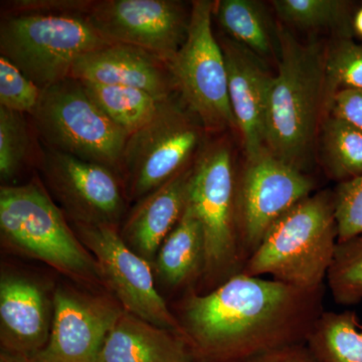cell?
Instances as JSON below:
<instances>
[{
	"label": "cell",
	"instance_id": "e0dca14e",
	"mask_svg": "<svg viewBox=\"0 0 362 362\" xmlns=\"http://www.w3.org/2000/svg\"><path fill=\"white\" fill-rule=\"evenodd\" d=\"M71 78L81 83L135 88L161 99L175 96L168 63L133 45L113 44L76 62Z\"/></svg>",
	"mask_w": 362,
	"mask_h": 362
},
{
	"label": "cell",
	"instance_id": "7a4b0ae2",
	"mask_svg": "<svg viewBox=\"0 0 362 362\" xmlns=\"http://www.w3.org/2000/svg\"><path fill=\"white\" fill-rule=\"evenodd\" d=\"M280 62L267 107L266 143L271 154L303 170L313 151L325 108L324 59L315 44L302 45L286 30L278 33Z\"/></svg>",
	"mask_w": 362,
	"mask_h": 362
},
{
	"label": "cell",
	"instance_id": "2e32d148",
	"mask_svg": "<svg viewBox=\"0 0 362 362\" xmlns=\"http://www.w3.org/2000/svg\"><path fill=\"white\" fill-rule=\"evenodd\" d=\"M52 302L39 283L14 273L0 279L1 349L30 358L40 351L51 333Z\"/></svg>",
	"mask_w": 362,
	"mask_h": 362
},
{
	"label": "cell",
	"instance_id": "cb8c5ba5",
	"mask_svg": "<svg viewBox=\"0 0 362 362\" xmlns=\"http://www.w3.org/2000/svg\"><path fill=\"white\" fill-rule=\"evenodd\" d=\"M323 152L330 175L346 181L362 175V132L337 117L323 125Z\"/></svg>",
	"mask_w": 362,
	"mask_h": 362
},
{
	"label": "cell",
	"instance_id": "603a6c76",
	"mask_svg": "<svg viewBox=\"0 0 362 362\" xmlns=\"http://www.w3.org/2000/svg\"><path fill=\"white\" fill-rule=\"evenodd\" d=\"M216 14L230 40L263 59L273 52V42L263 6L252 0H220L214 2Z\"/></svg>",
	"mask_w": 362,
	"mask_h": 362
},
{
	"label": "cell",
	"instance_id": "4316f807",
	"mask_svg": "<svg viewBox=\"0 0 362 362\" xmlns=\"http://www.w3.org/2000/svg\"><path fill=\"white\" fill-rule=\"evenodd\" d=\"M286 23L302 28L342 26L350 35L349 2L340 0H275L272 2Z\"/></svg>",
	"mask_w": 362,
	"mask_h": 362
},
{
	"label": "cell",
	"instance_id": "d590c367",
	"mask_svg": "<svg viewBox=\"0 0 362 362\" xmlns=\"http://www.w3.org/2000/svg\"><path fill=\"white\" fill-rule=\"evenodd\" d=\"M192 362H199V361H192Z\"/></svg>",
	"mask_w": 362,
	"mask_h": 362
},
{
	"label": "cell",
	"instance_id": "83f0119b",
	"mask_svg": "<svg viewBox=\"0 0 362 362\" xmlns=\"http://www.w3.org/2000/svg\"><path fill=\"white\" fill-rule=\"evenodd\" d=\"M325 108L333 96L341 90H362V45L350 37L331 45L324 59Z\"/></svg>",
	"mask_w": 362,
	"mask_h": 362
},
{
	"label": "cell",
	"instance_id": "d6a6232c",
	"mask_svg": "<svg viewBox=\"0 0 362 362\" xmlns=\"http://www.w3.org/2000/svg\"><path fill=\"white\" fill-rule=\"evenodd\" d=\"M242 362H323L307 342L269 350Z\"/></svg>",
	"mask_w": 362,
	"mask_h": 362
},
{
	"label": "cell",
	"instance_id": "1f68e13d",
	"mask_svg": "<svg viewBox=\"0 0 362 362\" xmlns=\"http://www.w3.org/2000/svg\"><path fill=\"white\" fill-rule=\"evenodd\" d=\"M326 108L331 116L341 119L362 132V90H341L330 100Z\"/></svg>",
	"mask_w": 362,
	"mask_h": 362
},
{
	"label": "cell",
	"instance_id": "9a60e30c",
	"mask_svg": "<svg viewBox=\"0 0 362 362\" xmlns=\"http://www.w3.org/2000/svg\"><path fill=\"white\" fill-rule=\"evenodd\" d=\"M220 45L228 71L230 108L247 160H252L267 150V107L274 76L264 66L263 59L235 40L225 39Z\"/></svg>",
	"mask_w": 362,
	"mask_h": 362
},
{
	"label": "cell",
	"instance_id": "9c48e42d",
	"mask_svg": "<svg viewBox=\"0 0 362 362\" xmlns=\"http://www.w3.org/2000/svg\"><path fill=\"white\" fill-rule=\"evenodd\" d=\"M214 7L209 0L192 2L187 39L168 66L180 101L206 132L218 133L237 129V123L225 56L213 32Z\"/></svg>",
	"mask_w": 362,
	"mask_h": 362
},
{
	"label": "cell",
	"instance_id": "5b68a950",
	"mask_svg": "<svg viewBox=\"0 0 362 362\" xmlns=\"http://www.w3.org/2000/svg\"><path fill=\"white\" fill-rule=\"evenodd\" d=\"M187 206L201 223L204 240L202 280L211 291L242 273L237 218V178L232 153L225 142L202 150L192 165Z\"/></svg>",
	"mask_w": 362,
	"mask_h": 362
},
{
	"label": "cell",
	"instance_id": "8992f818",
	"mask_svg": "<svg viewBox=\"0 0 362 362\" xmlns=\"http://www.w3.org/2000/svg\"><path fill=\"white\" fill-rule=\"evenodd\" d=\"M113 44L86 16L26 14L0 23V56L42 90L70 78L81 57Z\"/></svg>",
	"mask_w": 362,
	"mask_h": 362
},
{
	"label": "cell",
	"instance_id": "ac0fdd59",
	"mask_svg": "<svg viewBox=\"0 0 362 362\" xmlns=\"http://www.w3.org/2000/svg\"><path fill=\"white\" fill-rule=\"evenodd\" d=\"M192 173V166L143 197L124 221V242L152 266L162 243L185 213Z\"/></svg>",
	"mask_w": 362,
	"mask_h": 362
},
{
	"label": "cell",
	"instance_id": "836d02e7",
	"mask_svg": "<svg viewBox=\"0 0 362 362\" xmlns=\"http://www.w3.org/2000/svg\"><path fill=\"white\" fill-rule=\"evenodd\" d=\"M0 362H32L30 358L26 356H21V354H13V352L6 351L1 349L0 354Z\"/></svg>",
	"mask_w": 362,
	"mask_h": 362
},
{
	"label": "cell",
	"instance_id": "f546056e",
	"mask_svg": "<svg viewBox=\"0 0 362 362\" xmlns=\"http://www.w3.org/2000/svg\"><path fill=\"white\" fill-rule=\"evenodd\" d=\"M333 195L338 243L362 237V175L343 181Z\"/></svg>",
	"mask_w": 362,
	"mask_h": 362
},
{
	"label": "cell",
	"instance_id": "3957f363",
	"mask_svg": "<svg viewBox=\"0 0 362 362\" xmlns=\"http://www.w3.org/2000/svg\"><path fill=\"white\" fill-rule=\"evenodd\" d=\"M337 245L334 195L317 192L274 223L242 273L269 276L301 289H320L325 287Z\"/></svg>",
	"mask_w": 362,
	"mask_h": 362
},
{
	"label": "cell",
	"instance_id": "8fae6325",
	"mask_svg": "<svg viewBox=\"0 0 362 362\" xmlns=\"http://www.w3.org/2000/svg\"><path fill=\"white\" fill-rule=\"evenodd\" d=\"M314 181L301 169L270 153L252 160L237 180V218L245 264L258 249L274 223L313 194Z\"/></svg>",
	"mask_w": 362,
	"mask_h": 362
},
{
	"label": "cell",
	"instance_id": "d4e9b609",
	"mask_svg": "<svg viewBox=\"0 0 362 362\" xmlns=\"http://www.w3.org/2000/svg\"><path fill=\"white\" fill-rule=\"evenodd\" d=\"M335 303L352 306L362 302V237L338 243L326 278Z\"/></svg>",
	"mask_w": 362,
	"mask_h": 362
},
{
	"label": "cell",
	"instance_id": "e575fe53",
	"mask_svg": "<svg viewBox=\"0 0 362 362\" xmlns=\"http://www.w3.org/2000/svg\"><path fill=\"white\" fill-rule=\"evenodd\" d=\"M354 30L362 37V7L354 18Z\"/></svg>",
	"mask_w": 362,
	"mask_h": 362
},
{
	"label": "cell",
	"instance_id": "d6986e66",
	"mask_svg": "<svg viewBox=\"0 0 362 362\" xmlns=\"http://www.w3.org/2000/svg\"><path fill=\"white\" fill-rule=\"evenodd\" d=\"M195 361L187 340L124 310L109 332L99 362Z\"/></svg>",
	"mask_w": 362,
	"mask_h": 362
},
{
	"label": "cell",
	"instance_id": "5bb4252c",
	"mask_svg": "<svg viewBox=\"0 0 362 362\" xmlns=\"http://www.w3.org/2000/svg\"><path fill=\"white\" fill-rule=\"evenodd\" d=\"M123 312V307L108 297L57 288L49 340L30 361L99 362L105 340Z\"/></svg>",
	"mask_w": 362,
	"mask_h": 362
},
{
	"label": "cell",
	"instance_id": "52a82bcc",
	"mask_svg": "<svg viewBox=\"0 0 362 362\" xmlns=\"http://www.w3.org/2000/svg\"><path fill=\"white\" fill-rule=\"evenodd\" d=\"M47 148L113 169L119 175L128 135L104 113L74 78L42 90L30 115Z\"/></svg>",
	"mask_w": 362,
	"mask_h": 362
},
{
	"label": "cell",
	"instance_id": "30bf717a",
	"mask_svg": "<svg viewBox=\"0 0 362 362\" xmlns=\"http://www.w3.org/2000/svg\"><path fill=\"white\" fill-rule=\"evenodd\" d=\"M73 225L78 239L96 259L103 284L115 295L124 310L185 339L180 319L157 291L151 264L127 246L118 226Z\"/></svg>",
	"mask_w": 362,
	"mask_h": 362
},
{
	"label": "cell",
	"instance_id": "7402d4cb",
	"mask_svg": "<svg viewBox=\"0 0 362 362\" xmlns=\"http://www.w3.org/2000/svg\"><path fill=\"white\" fill-rule=\"evenodd\" d=\"M323 362H362V324L352 311H324L307 340Z\"/></svg>",
	"mask_w": 362,
	"mask_h": 362
},
{
	"label": "cell",
	"instance_id": "ba28073f",
	"mask_svg": "<svg viewBox=\"0 0 362 362\" xmlns=\"http://www.w3.org/2000/svg\"><path fill=\"white\" fill-rule=\"evenodd\" d=\"M204 133L177 95L166 100L153 119L126 142L119 175L128 199L138 202L192 168Z\"/></svg>",
	"mask_w": 362,
	"mask_h": 362
},
{
	"label": "cell",
	"instance_id": "4dcf8cb0",
	"mask_svg": "<svg viewBox=\"0 0 362 362\" xmlns=\"http://www.w3.org/2000/svg\"><path fill=\"white\" fill-rule=\"evenodd\" d=\"M6 16H87L94 0H13L2 2Z\"/></svg>",
	"mask_w": 362,
	"mask_h": 362
},
{
	"label": "cell",
	"instance_id": "7c38bea8",
	"mask_svg": "<svg viewBox=\"0 0 362 362\" xmlns=\"http://www.w3.org/2000/svg\"><path fill=\"white\" fill-rule=\"evenodd\" d=\"M39 165L52 195L73 223H120L128 197L115 170L45 146Z\"/></svg>",
	"mask_w": 362,
	"mask_h": 362
},
{
	"label": "cell",
	"instance_id": "f1b7e54d",
	"mask_svg": "<svg viewBox=\"0 0 362 362\" xmlns=\"http://www.w3.org/2000/svg\"><path fill=\"white\" fill-rule=\"evenodd\" d=\"M42 90L11 62L0 56V107L30 116Z\"/></svg>",
	"mask_w": 362,
	"mask_h": 362
},
{
	"label": "cell",
	"instance_id": "277c9868",
	"mask_svg": "<svg viewBox=\"0 0 362 362\" xmlns=\"http://www.w3.org/2000/svg\"><path fill=\"white\" fill-rule=\"evenodd\" d=\"M0 233L4 244L18 254L83 284H103L96 259L39 177L0 188Z\"/></svg>",
	"mask_w": 362,
	"mask_h": 362
},
{
	"label": "cell",
	"instance_id": "6da1fadb",
	"mask_svg": "<svg viewBox=\"0 0 362 362\" xmlns=\"http://www.w3.org/2000/svg\"><path fill=\"white\" fill-rule=\"evenodd\" d=\"M325 291L239 273L211 291L190 292L180 321L195 361L242 362L307 342Z\"/></svg>",
	"mask_w": 362,
	"mask_h": 362
},
{
	"label": "cell",
	"instance_id": "4fadbf2b",
	"mask_svg": "<svg viewBox=\"0 0 362 362\" xmlns=\"http://www.w3.org/2000/svg\"><path fill=\"white\" fill-rule=\"evenodd\" d=\"M190 13L175 0H99L88 21L114 44L139 47L168 63L187 39Z\"/></svg>",
	"mask_w": 362,
	"mask_h": 362
},
{
	"label": "cell",
	"instance_id": "484cf974",
	"mask_svg": "<svg viewBox=\"0 0 362 362\" xmlns=\"http://www.w3.org/2000/svg\"><path fill=\"white\" fill-rule=\"evenodd\" d=\"M25 114L0 107V180L8 185L32 157L33 126Z\"/></svg>",
	"mask_w": 362,
	"mask_h": 362
},
{
	"label": "cell",
	"instance_id": "44dd1931",
	"mask_svg": "<svg viewBox=\"0 0 362 362\" xmlns=\"http://www.w3.org/2000/svg\"><path fill=\"white\" fill-rule=\"evenodd\" d=\"M82 84L90 99L128 137L151 121L168 100L135 88Z\"/></svg>",
	"mask_w": 362,
	"mask_h": 362
},
{
	"label": "cell",
	"instance_id": "ffe728a7",
	"mask_svg": "<svg viewBox=\"0 0 362 362\" xmlns=\"http://www.w3.org/2000/svg\"><path fill=\"white\" fill-rule=\"evenodd\" d=\"M154 268L169 287H185L202 279L204 240L201 223L189 206L162 243Z\"/></svg>",
	"mask_w": 362,
	"mask_h": 362
}]
</instances>
